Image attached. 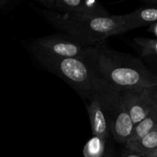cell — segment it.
Here are the masks:
<instances>
[{
  "label": "cell",
  "mask_w": 157,
  "mask_h": 157,
  "mask_svg": "<svg viewBox=\"0 0 157 157\" xmlns=\"http://www.w3.org/2000/svg\"><path fill=\"white\" fill-rule=\"evenodd\" d=\"M96 75L118 90H135L157 85L156 75L140 58L117 52L106 41L88 46L85 59Z\"/></svg>",
  "instance_id": "1"
},
{
  "label": "cell",
  "mask_w": 157,
  "mask_h": 157,
  "mask_svg": "<svg viewBox=\"0 0 157 157\" xmlns=\"http://www.w3.org/2000/svg\"><path fill=\"white\" fill-rule=\"evenodd\" d=\"M39 13L55 29L86 46L94 45L106 41L109 37L127 32L121 15L92 16L63 13L51 9L40 10Z\"/></svg>",
  "instance_id": "2"
},
{
  "label": "cell",
  "mask_w": 157,
  "mask_h": 157,
  "mask_svg": "<svg viewBox=\"0 0 157 157\" xmlns=\"http://www.w3.org/2000/svg\"><path fill=\"white\" fill-rule=\"evenodd\" d=\"M32 55L46 70L65 81L84 101L93 96L96 86V74L86 60L38 53Z\"/></svg>",
  "instance_id": "3"
},
{
  "label": "cell",
  "mask_w": 157,
  "mask_h": 157,
  "mask_svg": "<svg viewBox=\"0 0 157 157\" xmlns=\"http://www.w3.org/2000/svg\"><path fill=\"white\" fill-rule=\"evenodd\" d=\"M95 84L94 94L107 120L110 135L116 142L124 145L134 125L126 108L121 91L97 75Z\"/></svg>",
  "instance_id": "4"
},
{
  "label": "cell",
  "mask_w": 157,
  "mask_h": 157,
  "mask_svg": "<svg viewBox=\"0 0 157 157\" xmlns=\"http://www.w3.org/2000/svg\"><path fill=\"white\" fill-rule=\"evenodd\" d=\"M87 47L67 34H53L33 40L29 49L32 54L85 59Z\"/></svg>",
  "instance_id": "5"
},
{
  "label": "cell",
  "mask_w": 157,
  "mask_h": 157,
  "mask_svg": "<svg viewBox=\"0 0 157 157\" xmlns=\"http://www.w3.org/2000/svg\"><path fill=\"white\" fill-rule=\"evenodd\" d=\"M133 125L157 105V85L135 90H120Z\"/></svg>",
  "instance_id": "6"
},
{
  "label": "cell",
  "mask_w": 157,
  "mask_h": 157,
  "mask_svg": "<svg viewBox=\"0 0 157 157\" xmlns=\"http://www.w3.org/2000/svg\"><path fill=\"white\" fill-rule=\"evenodd\" d=\"M52 10L63 13L108 16L109 12L97 0H54Z\"/></svg>",
  "instance_id": "7"
},
{
  "label": "cell",
  "mask_w": 157,
  "mask_h": 157,
  "mask_svg": "<svg viewBox=\"0 0 157 157\" xmlns=\"http://www.w3.org/2000/svg\"><path fill=\"white\" fill-rule=\"evenodd\" d=\"M85 103L90 118L93 136L107 141L111 135L101 104L94 94L90 99L85 101Z\"/></svg>",
  "instance_id": "8"
},
{
  "label": "cell",
  "mask_w": 157,
  "mask_h": 157,
  "mask_svg": "<svg viewBox=\"0 0 157 157\" xmlns=\"http://www.w3.org/2000/svg\"><path fill=\"white\" fill-rule=\"evenodd\" d=\"M127 32L143 26L150 25L156 22L157 9L156 7H143L121 15Z\"/></svg>",
  "instance_id": "9"
},
{
  "label": "cell",
  "mask_w": 157,
  "mask_h": 157,
  "mask_svg": "<svg viewBox=\"0 0 157 157\" xmlns=\"http://www.w3.org/2000/svg\"><path fill=\"white\" fill-rule=\"evenodd\" d=\"M124 147L141 157H157V127L136 142Z\"/></svg>",
  "instance_id": "10"
},
{
  "label": "cell",
  "mask_w": 157,
  "mask_h": 157,
  "mask_svg": "<svg viewBox=\"0 0 157 157\" xmlns=\"http://www.w3.org/2000/svg\"><path fill=\"white\" fill-rule=\"evenodd\" d=\"M157 127V105L153 107L147 117L133 126L130 137L124 144H130L144 137Z\"/></svg>",
  "instance_id": "11"
},
{
  "label": "cell",
  "mask_w": 157,
  "mask_h": 157,
  "mask_svg": "<svg viewBox=\"0 0 157 157\" xmlns=\"http://www.w3.org/2000/svg\"><path fill=\"white\" fill-rule=\"evenodd\" d=\"M133 41L142 58L146 59L156 58L157 41L156 38H135Z\"/></svg>",
  "instance_id": "12"
},
{
  "label": "cell",
  "mask_w": 157,
  "mask_h": 157,
  "mask_svg": "<svg viewBox=\"0 0 157 157\" xmlns=\"http://www.w3.org/2000/svg\"><path fill=\"white\" fill-rule=\"evenodd\" d=\"M107 142L101 138L93 136L84 146V157H103L105 154Z\"/></svg>",
  "instance_id": "13"
},
{
  "label": "cell",
  "mask_w": 157,
  "mask_h": 157,
  "mask_svg": "<svg viewBox=\"0 0 157 157\" xmlns=\"http://www.w3.org/2000/svg\"><path fill=\"white\" fill-rule=\"evenodd\" d=\"M115 157H141L140 156H139L136 153H133V152L130 151L129 150H127V148L124 147L123 150H121V152L120 153V154L118 155L117 156H115Z\"/></svg>",
  "instance_id": "14"
},
{
  "label": "cell",
  "mask_w": 157,
  "mask_h": 157,
  "mask_svg": "<svg viewBox=\"0 0 157 157\" xmlns=\"http://www.w3.org/2000/svg\"><path fill=\"white\" fill-rule=\"evenodd\" d=\"M109 145L107 147V152H105L106 156L105 157H115L114 151H113V144H112V140L111 138H109Z\"/></svg>",
  "instance_id": "15"
},
{
  "label": "cell",
  "mask_w": 157,
  "mask_h": 157,
  "mask_svg": "<svg viewBox=\"0 0 157 157\" xmlns=\"http://www.w3.org/2000/svg\"><path fill=\"white\" fill-rule=\"evenodd\" d=\"M35 1H37L39 3H41V4H42L44 6L47 7L48 9L52 10V9H53L54 0H35Z\"/></svg>",
  "instance_id": "16"
},
{
  "label": "cell",
  "mask_w": 157,
  "mask_h": 157,
  "mask_svg": "<svg viewBox=\"0 0 157 157\" xmlns=\"http://www.w3.org/2000/svg\"><path fill=\"white\" fill-rule=\"evenodd\" d=\"M148 32H150L151 34H153L155 37L157 36V23L154 22L153 24L150 25L148 29Z\"/></svg>",
  "instance_id": "17"
},
{
  "label": "cell",
  "mask_w": 157,
  "mask_h": 157,
  "mask_svg": "<svg viewBox=\"0 0 157 157\" xmlns=\"http://www.w3.org/2000/svg\"><path fill=\"white\" fill-rule=\"evenodd\" d=\"M11 0H0V9H3L10 3Z\"/></svg>",
  "instance_id": "18"
},
{
  "label": "cell",
  "mask_w": 157,
  "mask_h": 157,
  "mask_svg": "<svg viewBox=\"0 0 157 157\" xmlns=\"http://www.w3.org/2000/svg\"><path fill=\"white\" fill-rule=\"evenodd\" d=\"M144 1L147 3H150V4H156L157 2V0H144Z\"/></svg>",
  "instance_id": "19"
}]
</instances>
